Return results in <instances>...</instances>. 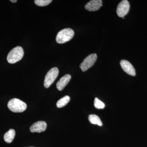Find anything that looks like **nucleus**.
I'll return each instance as SVG.
<instances>
[{"label":"nucleus","mask_w":147,"mask_h":147,"mask_svg":"<svg viewBox=\"0 0 147 147\" xmlns=\"http://www.w3.org/2000/svg\"><path fill=\"white\" fill-rule=\"evenodd\" d=\"M10 1L12 3H16L17 1L16 0H11Z\"/></svg>","instance_id":"dca6fc26"},{"label":"nucleus","mask_w":147,"mask_h":147,"mask_svg":"<svg viewBox=\"0 0 147 147\" xmlns=\"http://www.w3.org/2000/svg\"><path fill=\"white\" fill-rule=\"evenodd\" d=\"M102 6L101 0H92L87 3L85 6V9L89 11H96L98 10Z\"/></svg>","instance_id":"1a4fd4ad"},{"label":"nucleus","mask_w":147,"mask_h":147,"mask_svg":"<svg viewBox=\"0 0 147 147\" xmlns=\"http://www.w3.org/2000/svg\"><path fill=\"white\" fill-rule=\"evenodd\" d=\"M71 79V75L67 74L61 78L57 84V88L59 91L63 90Z\"/></svg>","instance_id":"9d476101"},{"label":"nucleus","mask_w":147,"mask_h":147,"mask_svg":"<svg viewBox=\"0 0 147 147\" xmlns=\"http://www.w3.org/2000/svg\"><path fill=\"white\" fill-rule=\"evenodd\" d=\"M97 56L96 54H91L84 59L81 64L80 67L83 71H86L94 64L97 60Z\"/></svg>","instance_id":"39448f33"},{"label":"nucleus","mask_w":147,"mask_h":147,"mask_svg":"<svg viewBox=\"0 0 147 147\" xmlns=\"http://www.w3.org/2000/svg\"><path fill=\"white\" fill-rule=\"evenodd\" d=\"M88 120L91 123L97 125L99 126H102V123L99 117L95 115H90L88 117Z\"/></svg>","instance_id":"f8f14e48"},{"label":"nucleus","mask_w":147,"mask_h":147,"mask_svg":"<svg viewBox=\"0 0 147 147\" xmlns=\"http://www.w3.org/2000/svg\"><path fill=\"white\" fill-rule=\"evenodd\" d=\"M130 5L128 1L123 0L118 5L117 9V13L120 17H124L129 11Z\"/></svg>","instance_id":"423d86ee"},{"label":"nucleus","mask_w":147,"mask_h":147,"mask_svg":"<svg viewBox=\"0 0 147 147\" xmlns=\"http://www.w3.org/2000/svg\"><path fill=\"white\" fill-rule=\"evenodd\" d=\"M70 100V97L68 96H64L62 98L59 99L57 103V106L58 108H61L65 106Z\"/></svg>","instance_id":"ddd939ff"},{"label":"nucleus","mask_w":147,"mask_h":147,"mask_svg":"<svg viewBox=\"0 0 147 147\" xmlns=\"http://www.w3.org/2000/svg\"><path fill=\"white\" fill-rule=\"evenodd\" d=\"M15 134H16V133H15V131L14 129H9L8 131L5 133L4 136V139L5 141L8 144L11 143L14 139Z\"/></svg>","instance_id":"9b49d317"},{"label":"nucleus","mask_w":147,"mask_h":147,"mask_svg":"<svg viewBox=\"0 0 147 147\" xmlns=\"http://www.w3.org/2000/svg\"><path fill=\"white\" fill-rule=\"evenodd\" d=\"M47 125L44 121H39L34 123L30 127L31 132L40 133L45 131L47 128Z\"/></svg>","instance_id":"6e6552de"},{"label":"nucleus","mask_w":147,"mask_h":147,"mask_svg":"<svg viewBox=\"0 0 147 147\" xmlns=\"http://www.w3.org/2000/svg\"><path fill=\"white\" fill-rule=\"evenodd\" d=\"M94 106L96 109H102L105 108V105L98 98H95L94 101Z\"/></svg>","instance_id":"2eb2a0df"},{"label":"nucleus","mask_w":147,"mask_h":147,"mask_svg":"<svg viewBox=\"0 0 147 147\" xmlns=\"http://www.w3.org/2000/svg\"><path fill=\"white\" fill-rule=\"evenodd\" d=\"M52 0H36L34 3L38 6L44 7L48 5L52 2Z\"/></svg>","instance_id":"4468645a"},{"label":"nucleus","mask_w":147,"mask_h":147,"mask_svg":"<svg viewBox=\"0 0 147 147\" xmlns=\"http://www.w3.org/2000/svg\"><path fill=\"white\" fill-rule=\"evenodd\" d=\"M59 70L57 67H55L48 71L44 80V86L45 88H49L54 83L59 75Z\"/></svg>","instance_id":"20e7f679"},{"label":"nucleus","mask_w":147,"mask_h":147,"mask_svg":"<svg viewBox=\"0 0 147 147\" xmlns=\"http://www.w3.org/2000/svg\"><path fill=\"white\" fill-rule=\"evenodd\" d=\"M74 34L73 30L71 29H64L58 33L56 37V41L59 44L68 42L72 39Z\"/></svg>","instance_id":"7ed1b4c3"},{"label":"nucleus","mask_w":147,"mask_h":147,"mask_svg":"<svg viewBox=\"0 0 147 147\" xmlns=\"http://www.w3.org/2000/svg\"><path fill=\"white\" fill-rule=\"evenodd\" d=\"M7 107L13 113H22L26 110L27 105L24 101L18 98H14L9 101Z\"/></svg>","instance_id":"f257e3e1"},{"label":"nucleus","mask_w":147,"mask_h":147,"mask_svg":"<svg viewBox=\"0 0 147 147\" xmlns=\"http://www.w3.org/2000/svg\"><path fill=\"white\" fill-rule=\"evenodd\" d=\"M24 51L22 47L17 46L13 48L9 53L7 60L9 63L13 64L21 60L24 57Z\"/></svg>","instance_id":"f03ea898"},{"label":"nucleus","mask_w":147,"mask_h":147,"mask_svg":"<svg viewBox=\"0 0 147 147\" xmlns=\"http://www.w3.org/2000/svg\"><path fill=\"white\" fill-rule=\"evenodd\" d=\"M121 67L125 72L132 76L136 75V71L134 66L128 61L122 60L120 61Z\"/></svg>","instance_id":"0eeeda50"}]
</instances>
